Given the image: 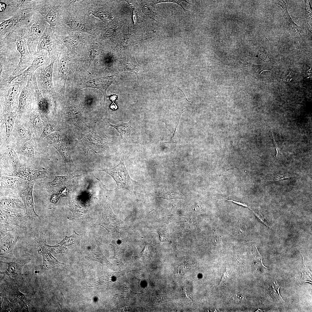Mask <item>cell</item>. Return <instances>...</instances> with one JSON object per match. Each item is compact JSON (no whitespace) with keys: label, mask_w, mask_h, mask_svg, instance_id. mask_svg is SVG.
Masks as SVG:
<instances>
[{"label":"cell","mask_w":312,"mask_h":312,"mask_svg":"<svg viewBox=\"0 0 312 312\" xmlns=\"http://www.w3.org/2000/svg\"><path fill=\"white\" fill-rule=\"evenodd\" d=\"M25 26L15 30L0 40V42L6 44L14 43L17 50L20 55L19 62L9 77V83L23 73L29 66L33 60V56L29 52L26 39Z\"/></svg>","instance_id":"1"},{"label":"cell","mask_w":312,"mask_h":312,"mask_svg":"<svg viewBox=\"0 0 312 312\" xmlns=\"http://www.w3.org/2000/svg\"><path fill=\"white\" fill-rule=\"evenodd\" d=\"M62 1L34 0L32 9L41 15L53 32L59 35L63 31L62 15L64 10Z\"/></svg>","instance_id":"2"},{"label":"cell","mask_w":312,"mask_h":312,"mask_svg":"<svg viewBox=\"0 0 312 312\" xmlns=\"http://www.w3.org/2000/svg\"><path fill=\"white\" fill-rule=\"evenodd\" d=\"M35 138L14 148L23 166L38 170L45 153L38 146Z\"/></svg>","instance_id":"3"},{"label":"cell","mask_w":312,"mask_h":312,"mask_svg":"<svg viewBox=\"0 0 312 312\" xmlns=\"http://www.w3.org/2000/svg\"><path fill=\"white\" fill-rule=\"evenodd\" d=\"M88 72L87 76L85 73H74L73 85L76 92L85 88H92L99 90L103 94L104 99L107 97L106 91L116 79L118 73L104 77H98Z\"/></svg>","instance_id":"4"},{"label":"cell","mask_w":312,"mask_h":312,"mask_svg":"<svg viewBox=\"0 0 312 312\" xmlns=\"http://www.w3.org/2000/svg\"><path fill=\"white\" fill-rule=\"evenodd\" d=\"M49 25L41 15L35 11L31 20L25 26L28 46L29 52L32 55L36 53L40 38L44 31Z\"/></svg>","instance_id":"5"},{"label":"cell","mask_w":312,"mask_h":312,"mask_svg":"<svg viewBox=\"0 0 312 312\" xmlns=\"http://www.w3.org/2000/svg\"><path fill=\"white\" fill-rule=\"evenodd\" d=\"M125 153L122 155L119 163L115 167L111 168H101L100 171L104 172L112 177L116 181L117 191L121 189L127 190L131 194L134 193L133 187L134 185H140L138 182L133 180L130 177L128 170L124 163Z\"/></svg>","instance_id":"6"},{"label":"cell","mask_w":312,"mask_h":312,"mask_svg":"<svg viewBox=\"0 0 312 312\" xmlns=\"http://www.w3.org/2000/svg\"><path fill=\"white\" fill-rule=\"evenodd\" d=\"M95 199L102 212L101 217L97 224L104 228L112 236L118 238L119 230L122 228L120 224L124 222L114 213L109 203L96 198Z\"/></svg>","instance_id":"7"},{"label":"cell","mask_w":312,"mask_h":312,"mask_svg":"<svg viewBox=\"0 0 312 312\" xmlns=\"http://www.w3.org/2000/svg\"><path fill=\"white\" fill-rule=\"evenodd\" d=\"M34 12L30 9H20L12 17L1 22L0 40L15 30L28 25Z\"/></svg>","instance_id":"8"},{"label":"cell","mask_w":312,"mask_h":312,"mask_svg":"<svg viewBox=\"0 0 312 312\" xmlns=\"http://www.w3.org/2000/svg\"><path fill=\"white\" fill-rule=\"evenodd\" d=\"M92 195L87 192L68 198L69 209L75 219L82 222H89L91 219L89 209Z\"/></svg>","instance_id":"9"},{"label":"cell","mask_w":312,"mask_h":312,"mask_svg":"<svg viewBox=\"0 0 312 312\" xmlns=\"http://www.w3.org/2000/svg\"><path fill=\"white\" fill-rule=\"evenodd\" d=\"M28 183V181L18 177L0 176V196L19 198L27 187Z\"/></svg>","instance_id":"10"},{"label":"cell","mask_w":312,"mask_h":312,"mask_svg":"<svg viewBox=\"0 0 312 312\" xmlns=\"http://www.w3.org/2000/svg\"><path fill=\"white\" fill-rule=\"evenodd\" d=\"M0 150V176H10L22 166L13 146L6 145Z\"/></svg>","instance_id":"11"},{"label":"cell","mask_w":312,"mask_h":312,"mask_svg":"<svg viewBox=\"0 0 312 312\" xmlns=\"http://www.w3.org/2000/svg\"><path fill=\"white\" fill-rule=\"evenodd\" d=\"M61 45L60 41L57 38L55 34L49 25L40 38L36 53L42 50L45 51L51 60L55 61L57 58L59 52L61 51Z\"/></svg>","instance_id":"12"},{"label":"cell","mask_w":312,"mask_h":312,"mask_svg":"<svg viewBox=\"0 0 312 312\" xmlns=\"http://www.w3.org/2000/svg\"><path fill=\"white\" fill-rule=\"evenodd\" d=\"M57 59L58 65L57 82L62 87L59 93L64 98L66 81L69 75L73 72V66L69 53L65 51H61L59 53Z\"/></svg>","instance_id":"13"},{"label":"cell","mask_w":312,"mask_h":312,"mask_svg":"<svg viewBox=\"0 0 312 312\" xmlns=\"http://www.w3.org/2000/svg\"><path fill=\"white\" fill-rule=\"evenodd\" d=\"M104 51V48L99 43L97 42L92 43L80 58L78 64L73 66L74 73L83 74L88 72L94 59L103 52Z\"/></svg>","instance_id":"14"},{"label":"cell","mask_w":312,"mask_h":312,"mask_svg":"<svg viewBox=\"0 0 312 312\" xmlns=\"http://www.w3.org/2000/svg\"><path fill=\"white\" fill-rule=\"evenodd\" d=\"M36 241L37 243L38 253L42 256V267L43 269H48L62 266L64 264L57 260L46 249V239L42 231L40 232L39 236L36 239Z\"/></svg>","instance_id":"15"},{"label":"cell","mask_w":312,"mask_h":312,"mask_svg":"<svg viewBox=\"0 0 312 312\" xmlns=\"http://www.w3.org/2000/svg\"><path fill=\"white\" fill-rule=\"evenodd\" d=\"M119 62L124 71L131 72L135 74L138 85L142 86L144 83L143 75L146 70L136 62L133 53L131 51L128 52L125 56L119 59Z\"/></svg>","instance_id":"16"},{"label":"cell","mask_w":312,"mask_h":312,"mask_svg":"<svg viewBox=\"0 0 312 312\" xmlns=\"http://www.w3.org/2000/svg\"><path fill=\"white\" fill-rule=\"evenodd\" d=\"M58 152L62 157L65 165L66 174H72L77 177L79 175V171L71 158L70 149L65 142H60L51 144Z\"/></svg>","instance_id":"17"},{"label":"cell","mask_w":312,"mask_h":312,"mask_svg":"<svg viewBox=\"0 0 312 312\" xmlns=\"http://www.w3.org/2000/svg\"><path fill=\"white\" fill-rule=\"evenodd\" d=\"M30 219L25 213L12 212L0 209V224H8L26 229L29 225Z\"/></svg>","instance_id":"18"},{"label":"cell","mask_w":312,"mask_h":312,"mask_svg":"<svg viewBox=\"0 0 312 312\" xmlns=\"http://www.w3.org/2000/svg\"><path fill=\"white\" fill-rule=\"evenodd\" d=\"M35 180L28 181L27 187L22 193L21 198L24 204L26 214L30 219L36 220L40 217L35 212L33 196L34 186Z\"/></svg>","instance_id":"19"},{"label":"cell","mask_w":312,"mask_h":312,"mask_svg":"<svg viewBox=\"0 0 312 312\" xmlns=\"http://www.w3.org/2000/svg\"><path fill=\"white\" fill-rule=\"evenodd\" d=\"M51 174L44 169L40 170L21 166L17 169L10 176L16 177L28 181L47 178Z\"/></svg>","instance_id":"20"},{"label":"cell","mask_w":312,"mask_h":312,"mask_svg":"<svg viewBox=\"0 0 312 312\" xmlns=\"http://www.w3.org/2000/svg\"><path fill=\"white\" fill-rule=\"evenodd\" d=\"M30 260L29 257H26L18 258L14 261L10 263L1 261V262L2 263L7 264L8 267L5 271H0V274L4 276H8L14 281L22 280L23 279L22 276L25 275L21 274L22 269L25 265Z\"/></svg>","instance_id":"21"},{"label":"cell","mask_w":312,"mask_h":312,"mask_svg":"<svg viewBox=\"0 0 312 312\" xmlns=\"http://www.w3.org/2000/svg\"><path fill=\"white\" fill-rule=\"evenodd\" d=\"M32 135L28 125L19 122L16 118L12 133V139L16 142V145H21L30 140Z\"/></svg>","instance_id":"22"},{"label":"cell","mask_w":312,"mask_h":312,"mask_svg":"<svg viewBox=\"0 0 312 312\" xmlns=\"http://www.w3.org/2000/svg\"><path fill=\"white\" fill-rule=\"evenodd\" d=\"M0 209L12 212L26 213L24 204L19 198L0 196Z\"/></svg>","instance_id":"23"},{"label":"cell","mask_w":312,"mask_h":312,"mask_svg":"<svg viewBox=\"0 0 312 312\" xmlns=\"http://www.w3.org/2000/svg\"><path fill=\"white\" fill-rule=\"evenodd\" d=\"M54 175L55 177L53 180L44 183L45 188L50 195L53 193L57 194L62 188L67 187L70 185L72 179L77 177L72 174L60 176Z\"/></svg>","instance_id":"24"},{"label":"cell","mask_w":312,"mask_h":312,"mask_svg":"<svg viewBox=\"0 0 312 312\" xmlns=\"http://www.w3.org/2000/svg\"><path fill=\"white\" fill-rule=\"evenodd\" d=\"M33 60L29 66L18 76L25 77L27 75H32L34 72L39 67L49 63L50 58L47 52L42 50L37 52L33 55Z\"/></svg>","instance_id":"25"},{"label":"cell","mask_w":312,"mask_h":312,"mask_svg":"<svg viewBox=\"0 0 312 312\" xmlns=\"http://www.w3.org/2000/svg\"><path fill=\"white\" fill-rule=\"evenodd\" d=\"M18 239V236L11 233L0 239L1 256L8 259L14 258L13 250Z\"/></svg>","instance_id":"26"},{"label":"cell","mask_w":312,"mask_h":312,"mask_svg":"<svg viewBox=\"0 0 312 312\" xmlns=\"http://www.w3.org/2000/svg\"><path fill=\"white\" fill-rule=\"evenodd\" d=\"M20 0L0 1V22L12 17L19 10Z\"/></svg>","instance_id":"27"},{"label":"cell","mask_w":312,"mask_h":312,"mask_svg":"<svg viewBox=\"0 0 312 312\" xmlns=\"http://www.w3.org/2000/svg\"><path fill=\"white\" fill-rule=\"evenodd\" d=\"M55 62V60H51L50 64L43 69L41 74L42 81L45 90L54 99L57 96L53 79V67Z\"/></svg>","instance_id":"28"},{"label":"cell","mask_w":312,"mask_h":312,"mask_svg":"<svg viewBox=\"0 0 312 312\" xmlns=\"http://www.w3.org/2000/svg\"><path fill=\"white\" fill-rule=\"evenodd\" d=\"M16 111L4 113L1 118V125L5 124V133L4 138L5 144L9 145L12 140V133L14 124L18 115Z\"/></svg>","instance_id":"29"},{"label":"cell","mask_w":312,"mask_h":312,"mask_svg":"<svg viewBox=\"0 0 312 312\" xmlns=\"http://www.w3.org/2000/svg\"><path fill=\"white\" fill-rule=\"evenodd\" d=\"M8 298L10 300L19 305L22 309L27 310L29 306L31 295L25 294L20 292L16 287H8Z\"/></svg>","instance_id":"30"},{"label":"cell","mask_w":312,"mask_h":312,"mask_svg":"<svg viewBox=\"0 0 312 312\" xmlns=\"http://www.w3.org/2000/svg\"><path fill=\"white\" fill-rule=\"evenodd\" d=\"M79 143L78 146L81 148L85 150L88 153L89 150L91 149L96 153L100 152V148H102L101 145L97 142V141L99 137L94 135H84L81 134L80 136H78Z\"/></svg>","instance_id":"31"},{"label":"cell","mask_w":312,"mask_h":312,"mask_svg":"<svg viewBox=\"0 0 312 312\" xmlns=\"http://www.w3.org/2000/svg\"><path fill=\"white\" fill-rule=\"evenodd\" d=\"M19 88L18 82L14 83L9 88L2 101L4 113L13 111Z\"/></svg>","instance_id":"32"},{"label":"cell","mask_w":312,"mask_h":312,"mask_svg":"<svg viewBox=\"0 0 312 312\" xmlns=\"http://www.w3.org/2000/svg\"><path fill=\"white\" fill-rule=\"evenodd\" d=\"M31 76L35 89L38 110L40 114L45 116H47L50 112L48 101L40 92L38 86L36 76L34 75H33Z\"/></svg>","instance_id":"33"},{"label":"cell","mask_w":312,"mask_h":312,"mask_svg":"<svg viewBox=\"0 0 312 312\" xmlns=\"http://www.w3.org/2000/svg\"><path fill=\"white\" fill-rule=\"evenodd\" d=\"M141 40H138L135 36L130 34H125L112 53L113 54H120L123 51L129 50L134 45L138 44Z\"/></svg>","instance_id":"34"},{"label":"cell","mask_w":312,"mask_h":312,"mask_svg":"<svg viewBox=\"0 0 312 312\" xmlns=\"http://www.w3.org/2000/svg\"><path fill=\"white\" fill-rule=\"evenodd\" d=\"M277 5L281 7L288 28L293 35L301 36L302 34V28L295 24L291 18L287 11L286 5L283 0H278L276 3Z\"/></svg>","instance_id":"35"},{"label":"cell","mask_w":312,"mask_h":312,"mask_svg":"<svg viewBox=\"0 0 312 312\" xmlns=\"http://www.w3.org/2000/svg\"><path fill=\"white\" fill-rule=\"evenodd\" d=\"M28 125L32 135L38 139L42 133L43 126L40 113L35 111L32 112L29 117Z\"/></svg>","instance_id":"36"},{"label":"cell","mask_w":312,"mask_h":312,"mask_svg":"<svg viewBox=\"0 0 312 312\" xmlns=\"http://www.w3.org/2000/svg\"><path fill=\"white\" fill-rule=\"evenodd\" d=\"M57 38L66 47L73 49L77 48L83 41V38L77 35L61 36L55 34Z\"/></svg>","instance_id":"37"},{"label":"cell","mask_w":312,"mask_h":312,"mask_svg":"<svg viewBox=\"0 0 312 312\" xmlns=\"http://www.w3.org/2000/svg\"><path fill=\"white\" fill-rule=\"evenodd\" d=\"M108 126L112 127L117 130L119 133L122 139L131 136L134 132L133 123L131 120L127 123L122 122L118 125H115L109 123H106Z\"/></svg>","instance_id":"38"},{"label":"cell","mask_w":312,"mask_h":312,"mask_svg":"<svg viewBox=\"0 0 312 312\" xmlns=\"http://www.w3.org/2000/svg\"><path fill=\"white\" fill-rule=\"evenodd\" d=\"M240 66L251 76L255 78L258 77L263 71L269 70H266L261 65L254 64L251 63H243L240 62Z\"/></svg>","instance_id":"39"},{"label":"cell","mask_w":312,"mask_h":312,"mask_svg":"<svg viewBox=\"0 0 312 312\" xmlns=\"http://www.w3.org/2000/svg\"><path fill=\"white\" fill-rule=\"evenodd\" d=\"M270 42L266 38L264 46L259 51V57L264 62H272L274 61V58L271 54L269 49Z\"/></svg>","instance_id":"40"},{"label":"cell","mask_w":312,"mask_h":312,"mask_svg":"<svg viewBox=\"0 0 312 312\" xmlns=\"http://www.w3.org/2000/svg\"><path fill=\"white\" fill-rule=\"evenodd\" d=\"M28 89L26 86L22 88L18 98V105L17 110L18 114L21 115L24 112L27 104L28 95Z\"/></svg>","instance_id":"41"},{"label":"cell","mask_w":312,"mask_h":312,"mask_svg":"<svg viewBox=\"0 0 312 312\" xmlns=\"http://www.w3.org/2000/svg\"><path fill=\"white\" fill-rule=\"evenodd\" d=\"M88 257L101 263L103 262L109 263V262L102 254L95 242L92 244L91 251Z\"/></svg>","instance_id":"42"},{"label":"cell","mask_w":312,"mask_h":312,"mask_svg":"<svg viewBox=\"0 0 312 312\" xmlns=\"http://www.w3.org/2000/svg\"><path fill=\"white\" fill-rule=\"evenodd\" d=\"M81 239L80 235L75 231L72 235L69 236H66L60 242L56 245L67 246L80 242Z\"/></svg>","instance_id":"43"},{"label":"cell","mask_w":312,"mask_h":312,"mask_svg":"<svg viewBox=\"0 0 312 312\" xmlns=\"http://www.w3.org/2000/svg\"><path fill=\"white\" fill-rule=\"evenodd\" d=\"M55 126V124L51 121H47L43 122L42 132L38 139V141H42L45 137L54 131Z\"/></svg>","instance_id":"44"},{"label":"cell","mask_w":312,"mask_h":312,"mask_svg":"<svg viewBox=\"0 0 312 312\" xmlns=\"http://www.w3.org/2000/svg\"><path fill=\"white\" fill-rule=\"evenodd\" d=\"M278 283L274 282L272 283L268 289V291L270 295L275 299L278 300H279L284 301L279 293V289L280 286H278Z\"/></svg>","instance_id":"45"},{"label":"cell","mask_w":312,"mask_h":312,"mask_svg":"<svg viewBox=\"0 0 312 312\" xmlns=\"http://www.w3.org/2000/svg\"><path fill=\"white\" fill-rule=\"evenodd\" d=\"M43 140L51 145L54 143L62 142V138L60 133L57 131H56L47 136Z\"/></svg>","instance_id":"46"},{"label":"cell","mask_w":312,"mask_h":312,"mask_svg":"<svg viewBox=\"0 0 312 312\" xmlns=\"http://www.w3.org/2000/svg\"><path fill=\"white\" fill-rule=\"evenodd\" d=\"M46 249L51 253L54 254H61L65 252L67 249L66 247L63 246L56 245L51 246L45 244Z\"/></svg>","instance_id":"47"},{"label":"cell","mask_w":312,"mask_h":312,"mask_svg":"<svg viewBox=\"0 0 312 312\" xmlns=\"http://www.w3.org/2000/svg\"><path fill=\"white\" fill-rule=\"evenodd\" d=\"M142 3V7L143 8V10L146 15L150 18L157 22V21L156 20V18L157 17L156 16V15L155 14V12L150 8V7L148 6V4L144 1H143Z\"/></svg>","instance_id":"48"},{"label":"cell","mask_w":312,"mask_h":312,"mask_svg":"<svg viewBox=\"0 0 312 312\" xmlns=\"http://www.w3.org/2000/svg\"><path fill=\"white\" fill-rule=\"evenodd\" d=\"M70 26L73 29L77 31H81L84 29V23L79 20L74 19L69 22Z\"/></svg>","instance_id":"49"},{"label":"cell","mask_w":312,"mask_h":312,"mask_svg":"<svg viewBox=\"0 0 312 312\" xmlns=\"http://www.w3.org/2000/svg\"><path fill=\"white\" fill-rule=\"evenodd\" d=\"M306 19L309 25V29H311V9L310 6V3L306 1Z\"/></svg>","instance_id":"50"},{"label":"cell","mask_w":312,"mask_h":312,"mask_svg":"<svg viewBox=\"0 0 312 312\" xmlns=\"http://www.w3.org/2000/svg\"><path fill=\"white\" fill-rule=\"evenodd\" d=\"M9 224L2 223L0 224V239L3 237L11 233Z\"/></svg>","instance_id":"51"},{"label":"cell","mask_w":312,"mask_h":312,"mask_svg":"<svg viewBox=\"0 0 312 312\" xmlns=\"http://www.w3.org/2000/svg\"><path fill=\"white\" fill-rule=\"evenodd\" d=\"M115 29V27H112L108 29L103 35V40L110 39L116 33V29Z\"/></svg>","instance_id":"52"},{"label":"cell","mask_w":312,"mask_h":312,"mask_svg":"<svg viewBox=\"0 0 312 312\" xmlns=\"http://www.w3.org/2000/svg\"><path fill=\"white\" fill-rule=\"evenodd\" d=\"M91 14L101 19H106L109 17V14L107 12L103 11H96L91 12Z\"/></svg>","instance_id":"53"},{"label":"cell","mask_w":312,"mask_h":312,"mask_svg":"<svg viewBox=\"0 0 312 312\" xmlns=\"http://www.w3.org/2000/svg\"><path fill=\"white\" fill-rule=\"evenodd\" d=\"M229 279V274L226 269L223 273L221 281L218 286H222L226 285L228 282Z\"/></svg>","instance_id":"54"},{"label":"cell","mask_w":312,"mask_h":312,"mask_svg":"<svg viewBox=\"0 0 312 312\" xmlns=\"http://www.w3.org/2000/svg\"><path fill=\"white\" fill-rule=\"evenodd\" d=\"M292 177L290 175H285L282 174H277L275 175L273 177V181L274 182L278 181L284 179H289Z\"/></svg>","instance_id":"55"},{"label":"cell","mask_w":312,"mask_h":312,"mask_svg":"<svg viewBox=\"0 0 312 312\" xmlns=\"http://www.w3.org/2000/svg\"><path fill=\"white\" fill-rule=\"evenodd\" d=\"M183 1L185 2H186L188 3V4H189L191 5V3H190L188 2H187V1L186 0H159L158 1L159 3H163V2H172V3H176L177 4H178L179 5L181 6L183 8V10H184V11L185 12H188V10H187L185 9V8H184L183 7V6L182 5V4H181V2H183Z\"/></svg>","instance_id":"56"},{"label":"cell","mask_w":312,"mask_h":312,"mask_svg":"<svg viewBox=\"0 0 312 312\" xmlns=\"http://www.w3.org/2000/svg\"><path fill=\"white\" fill-rule=\"evenodd\" d=\"M272 135L273 138V142L276 151V158H281V157L283 159H283L285 160V158L283 155V154L282 153L279 147H278V145L276 143L274 140V139L273 136V131L272 133Z\"/></svg>","instance_id":"57"},{"label":"cell","mask_w":312,"mask_h":312,"mask_svg":"<svg viewBox=\"0 0 312 312\" xmlns=\"http://www.w3.org/2000/svg\"><path fill=\"white\" fill-rule=\"evenodd\" d=\"M69 191L67 187L62 188L57 193L60 197H66L68 196Z\"/></svg>","instance_id":"58"},{"label":"cell","mask_w":312,"mask_h":312,"mask_svg":"<svg viewBox=\"0 0 312 312\" xmlns=\"http://www.w3.org/2000/svg\"><path fill=\"white\" fill-rule=\"evenodd\" d=\"M255 216L258 218L263 223L265 224L267 226L270 227V225L267 222V221L265 220V218L263 217V216L261 214L257 213L255 212L252 210Z\"/></svg>","instance_id":"59"},{"label":"cell","mask_w":312,"mask_h":312,"mask_svg":"<svg viewBox=\"0 0 312 312\" xmlns=\"http://www.w3.org/2000/svg\"><path fill=\"white\" fill-rule=\"evenodd\" d=\"M50 201L52 203H56L59 200L60 196L57 193L52 194L50 195Z\"/></svg>","instance_id":"60"},{"label":"cell","mask_w":312,"mask_h":312,"mask_svg":"<svg viewBox=\"0 0 312 312\" xmlns=\"http://www.w3.org/2000/svg\"><path fill=\"white\" fill-rule=\"evenodd\" d=\"M157 231L159 235L160 242L167 241V239L164 233L160 231Z\"/></svg>","instance_id":"61"},{"label":"cell","mask_w":312,"mask_h":312,"mask_svg":"<svg viewBox=\"0 0 312 312\" xmlns=\"http://www.w3.org/2000/svg\"><path fill=\"white\" fill-rule=\"evenodd\" d=\"M110 107L111 109L113 110H115L118 108L117 105L114 103V102H113V103L111 105Z\"/></svg>","instance_id":"62"},{"label":"cell","mask_w":312,"mask_h":312,"mask_svg":"<svg viewBox=\"0 0 312 312\" xmlns=\"http://www.w3.org/2000/svg\"><path fill=\"white\" fill-rule=\"evenodd\" d=\"M175 86H176V87H177V88H178V89H179V90H181V91L182 92V93H183V95H184V96H185V99H186V100H187V101H188V102H191V101H188V100H187V99L186 98V96H185V94L184 93H183V91H182V90H181V89H180V88H179V87H178V86H176V85H175Z\"/></svg>","instance_id":"63"},{"label":"cell","mask_w":312,"mask_h":312,"mask_svg":"<svg viewBox=\"0 0 312 312\" xmlns=\"http://www.w3.org/2000/svg\"><path fill=\"white\" fill-rule=\"evenodd\" d=\"M265 310H261V309H259V308L258 309V310H257L256 311H255V312H265Z\"/></svg>","instance_id":"64"}]
</instances>
